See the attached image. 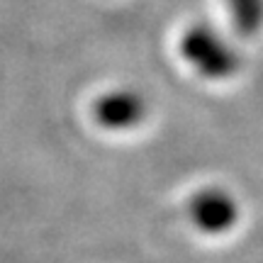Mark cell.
Listing matches in <instances>:
<instances>
[{
  "label": "cell",
  "mask_w": 263,
  "mask_h": 263,
  "mask_svg": "<svg viewBox=\"0 0 263 263\" xmlns=\"http://www.w3.org/2000/svg\"><path fill=\"white\" fill-rule=\"evenodd\" d=\"M190 219L197 229L219 234L227 232L236 222V202L222 190H202L197 193L188 205Z\"/></svg>",
  "instance_id": "2"
},
{
  "label": "cell",
  "mask_w": 263,
  "mask_h": 263,
  "mask_svg": "<svg viewBox=\"0 0 263 263\" xmlns=\"http://www.w3.org/2000/svg\"><path fill=\"white\" fill-rule=\"evenodd\" d=\"M183 54L207 78H222L236 68V59L219 39L205 27L190 29L183 39Z\"/></svg>",
  "instance_id": "1"
},
{
  "label": "cell",
  "mask_w": 263,
  "mask_h": 263,
  "mask_svg": "<svg viewBox=\"0 0 263 263\" xmlns=\"http://www.w3.org/2000/svg\"><path fill=\"white\" fill-rule=\"evenodd\" d=\"M95 120L107 129H127L144 120L146 107L144 100L134 93H110L100 103H95Z\"/></svg>",
  "instance_id": "3"
}]
</instances>
